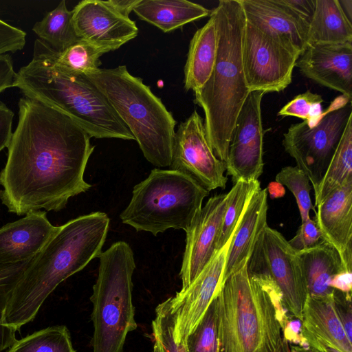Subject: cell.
Here are the masks:
<instances>
[{
	"instance_id": "obj_1",
	"label": "cell",
	"mask_w": 352,
	"mask_h": 352,
	"mask_svg": "<svg viewBox=\"0 0 352 352\" xmlns=\"http://www.w3.org/2000/svg\"><path fill=\"white\" fill-rule=\"evenodd\" d=\"M19 121L0 171V199L18 216L58 212L91 185L84 173L95 146L65 113L34 99H19Z\"/></svg>"
},
{
	"instance_id": "obj_2",
	"label": "cell",
	"mask_w": 352,
	"mask_h": 352,
	"mask_svg": "<svg viewBox=\"0 0 352 352\" xmlns=\"http://www.w3.org/2000/svg\"><path fill=\"white\" fill-rule=\"evenodd\" d=\"M109 221L106 213L98 211L58 226L30 261L5 306L1 323L17 331L32 321L46 298L60 283L99 257Z\"/></svg>"
},
{
	"instance_id": "obj_3",
	"label": "cell",
	"mask_w": 352,
	"mask_h": 352,
	"mask_svg": "<svg viewBox=\"0 0 352 352\" xmlns=\"http://www.w3.org/2000/svg\"><path fill=\"white\" fill-rule=\"evenodd\" d=\"M13 87L65 113L90 138L135 140L97 87L85 74L60 66L54 51L39 38L30 62L16 73Z\"/></svg>"
},
{
	"instance_id": "obj_4",
	"label": "cell",
	"mask_w": 352,
	"mask_h": 352,
	"mask_svg": "<svg viewBox=\"0 0 352 352\" xmlns=\"http://www.w3.org/2000/svg\"><path fill=\"white\" fill-rule=\"evenodd\" d=\"M248 261L217 294L219 352H274L289 318L274 280L264 272L249 273Z\"/></svg>"
},
{
	"instance_id": "obj_5",
	"label": "cell",
	"mask_w": 352,
	"mask_h": 352,
	"mask_svg": "<svg viewBox=\"0 0 352 352\" xmlns=\"http://www.w3.org/2000/svg\"><path fill=\"white\" fill-rule=\"evenodd\" d=\"M217 29V53L212 73L195 102L204 111L208 142L214 155L226 163L238 115L249 93L242 49L246 19L239 0H220L210 11Z\"/></svg>"
},
{
	"instance_id": "obj_6",
	"label": "cell",
	"mask_w": 352,
	"mask_h": 352,
	"mask_svg": "<svg viewBox=\"0 0 352 352\" xmlns=\"http://www.w3.org/2000/svg\"><path fill=\"white\" fill-rule=\"evenodd\" d=\"M85 75L106 97L144 157L158 168L170 166L176 120L142 79L125 65L98 67Z\"/></svg>"
},
{
	"instance_id": "obj_7",
	"label": "cell",
	"mask_w": 352,
	"mask_h": 352,
	"mask_svg": "<svg viewBox=\"0 0 352 352\" xmlns=\"http://www.w3.org/2000/svg\"><path fill=\"white\" fill-rule=\"evenodd\" d=\"M98 258V277L90 297L93 352H122L127 334L137 328L132 301L134 254L126 242L120 241Z\"/></svg>"
},
{
	"instance_id": "obj_8",
	"label": "cell",
	"mask_w": 352,
	"mask_h": 352,
	"mask_svg": "<svg viewBox=\"0 0 352 352\" xmlns=\"http://www.w3.org/2000/svg\"><path fill=\"white\" fill-rule=\"evenodd\" d=\"M209 192L190 177L171 169H153L136 184L120 213L122 223L156 236L169 228L185 232Z\"/></svg>"
},
{
	"instance_id": "obj_9",
	"label": "cell",
	"mask_w": 352,
	"mask_h": 352,
	"mask_svg": "<svg viewBox=\"0 0 352 352\" xmlns=\"http://www.w3.org/2000/svg\"><path fill=\"white\" fill-rule=\"evenodd\" d=\"M351 98L341 95L324 110L318 123L309 127L306 122L292 124L283 135V145L296 166L308 177L315 190L322 180L352 117Z\"/></svg>"
},
{
	"instance_id": "obj_10",
	"label": "cell",
	"mask_w": 352,
	"mask_h": 352,
	"mask_svg": "<svg viewBox=\"0 0 352 352\" xmlns=\"http://www.w3.org/2000/svg\"><path fill=\"white\" fill-rule=\"evenodd\" d=\"M249 273L269 274L282 292L289 314L302 320L307 297L305 279L296 250L268 225L261 233L248 265Z\"/></svg>"
},
{
	"instance_id": "obj_11",
	"label": "cell",
	"mask_w": 352,
	"mask_h": 352,
	"mask_svg": "<svg viewBox=\"0 0 352 352\" xmlns=\"http://www.w3.org/2000/svg\"><path fill=\"white\" fill-rule=\"evenodd\" d=\"M299 56L246 21L242 58L250 91L280 92L292 80Z\"/></svg>"
},
{
	"instance_id": "obj_12",
	"label": "cell",
	"mask_w": 352,
	"mask_h": 352,
	"mask_svg": "<svg viewBox=\"0 0 352 352\" xmlns=\"http://www.w3.org/2000/svg\"><path fill=\"white\" fill-rule=\"evenodd\" d=\"M169 167L190 177L208 192L226 188V164L214 155L204 120L196 110L180 123L175 133Z\"/></svg>"
},
{
	"instance_id": "obj_13",
	"label": "cell",
	"mask_w": 352,
	"mask_h": 352,
	"mask_svg": "<svg viewBox=\"0 0 352 352\" xmlns=\"http://www.w3.org/2000/svg\"><path fill=\"white\" fill-rule=\"evenodd\" d=\"M266 93H249L236 118L226 163L234 184L258 180L263 171V129L261 101Z\"/></svg>"
},
{
	"instance_id": "obj_14",
	"label": "cell",
	"mask_w": 352,
	"mask_h": 352,
	"mask_svg": "<svg viewBox=\"0 0 352 352\" xmlns=\"http://www.w3.org/2000/svg\"><path fill=\"white\" fill-rule=\"evenodd\" d=\"M233 234L188 287L167 299L173 316L176 342L185 344L186 338L197 327L219 292Z\"/></svg>"
},
{
	"instance_id": "obj_15",
	"label": "cell",
	"mask_w": 352,
	"mask_h": 352,
	"mask_svg": "<svg viewBox=\"0 0 352 352\" xmlns=\"http://www.w3.org/2000/svg\"><path fill=\"white\" fill-rule=\"evenodd\" d=\"M232 194L212 196L197 214L186 232V247L179 273L182 289L188 287L217 252L223 216Z\"/></svg>"
},
{
	"instance_id": "obj_16",
	"label": "cell",
	"mask_w": 352,
	"mask_h": 352,
	"mask_svg": "<svg viewBox=\"0 0 352 352\" xmlns=\"http://www.w3.org/2000/svg\"><path fill=\"white\" fill-rule=\"evenodd\" d=\"M78 37L107 52L120 48L138 34L135 23L106 1L83 0L72 10Z\"/></svg>"
},
{
	"instance_id": "obj_17",
	"label": "cell",
	"mask_w": 352,
	"mask_h": 352,
	"mask_svg": "<svg viewBox=\"0 0 352 352\" xmlns=\"http://www.w3.org/2000/svg\"><path fill=\"white\" fill-rule=\"evenodd\" d=\"M296 66L307 78L352 98V43L307 46Z\"/></svg>"
},
{
	"instance_id": "obj_18",
	"label": "cell",
	"mask_w": 352,
	"mask_h": 352,
	"mask_svg": "<svg viewBox=\"0 0 352 352\" xmlns=\"http://www.w3.org/2000/svg\"><path fill=\"white\" fill-rule=\"evenodd\" d=\"M246 21L300 56L307 47L309 25L278 0H239Z\"/></svg>"
},
{
	"instance_id": "obj_19",
	"label": "cell",
	"mask_w": 352,
	"mask_h": 352,
	"mask_svg": "<svg viewBox=\"0 0 352 352\" xmlns=\"http://www.w3.org/2000/svg\"><path fill=\"white\" fill-rule=\"evenodd\" d=\"M45 211H31L0 228V265L32 260L56 231Z\"/></svg>"
},
{
	"instance_id": "obj_20",
	"label": "cell",
	"mask_w": 352,
	"mask_h": 352,
	"mask_svg": "<svg viewBox=\"0 0 352 352\" xmlns=\"http://www.w3.org/2000/svg\"><path fill=\"white\" fill-rule=\"evenodd\" d=\"M316 208L314 220L323 239L338 252L346 270L352 272V179Z\"/></svg>"
},
{
	"instance_id": "obj_21",
	"label": "cell",
	"mask_w": 352,
	"mask_h": 352,
	"mask_svg": "<svg viewBox=\"0 0 352 352\" xmlns=\"http://www.w3.org/2000/svg\"><path fill=\"white\" fill-rule=\"evenodd\" d=\"M267 190L260 188L250 198L233 234L226 256L221 285L230 275L249 261L261 233L267 226Z\"/></svg>"
},
{
	"instance_id": "obj_22",
	"label": "cell",
	"mask_w": 352,
	"mask_h": 352,
	"mask_svg": "<svg viewBox=\"0 0 352 352\" xmlns=\"http://www.w3.org/2000/svg\"><path fill=\"white\" fill-rule=\"evenodd\" d=\"M296 252L308 295L315 298L331 297L334 292L329 286L331 278L341 272L348 271L336 249L322 239L316 245Z\"/></svg>"
},
{
	"instance_id": "obj_23",
	"label": "cell",
	"mask_w": 352,
	"mask_h": 352,
	"mask_svg": "<svg viewBox=\"0 0 352 352\" xmlns=\"http://www.w3.org/2000/svg\"><path fill=\"white\" fill-rule=\"evenodd\" d=\"M217 29L214 16L210 14L207 23L194 34L189 44L184 67V89L195 91L210 78L217 53Z\"/></svg>"
},
{
	"instance_id": "obj_24",
	"label": "cell",
	"mask_w": 352,
	"mask_h": 352,
	"mask_svg": "<svg viewBox=\"0 0 352 352\" xmlns=\"http://www.w3.org/2000/svg\"><path fill=\"white\" fill-rule=\"evenodd\" d=\"M133 11L141 19L169 32L210 16V10L186 0H139Z\"/></svg>"
},
{
	"instance_id": "obj_25",
	"label": "cell",
	"mask_w": 352,
	"mask_h": 352,
	"mask_svg": "<svg viewBox=\"0 0 352 352\" xmlns=\"http://www.w3.org/2000/svg\"><path fill=\"white\" fill-rule=\"evenodd\" d=\"M304 328L324 339L342 352H352V343L347 338L335 311L333 295L315 298L307 295L302 309Z\"/></svg>"
},
{
	"instance_id": "obj_26",
	"label": "cell",
	"mask_w": 352,
	"mask_h": 352,
	"mask_svg": "<svg viewBox=\"0 0 352 352\" xmlns=\"http://www.w3.org/2000/svg\"><path fill=\"white\" fill-rule=\"evenodd\" d=\"M346 43H352V23L339 0H316L309 25L307 47Z\"/></svg>"
},
{
	"instance_id": "obj_27",
	"label": "cell",
	"mask_w": 352,
	"mask_h": 352,
	"mask_svg": "<svg viewBox=\"0 0 352 352\" xmlns=\"http://www.w3.org/2000/svg\"><path fill=\"white\" fill-rule=\"evenodd\" d=\"M351 179L352 117L349 119L327 169L314 190V207H316L331 192Z\"/></svg>"
},
{
	"instance_id": "obj_28",
	"label": "cell",
	"mask_w": 352,
	"mask_h": 352,
	"mask_svg": "<svg viewBox=\"0 0 352 352\" xmlns=\"http://www.w3.org/2000/svg\"><path fill=\"white\" fill-rule=\"evenodd\" d=\"M32 30L40 40L57 53L80 40L73 25L72 10L67 9L64 0L36 22Z\"/></svg>"
},
{
	"instance_id": "obj_29",
	"label": "cell",
	"mask_w": 352,
	"mask_h": 352,
	"mask_svg": "<svg viewBox=\"0 0 352 352\" xmlns=\"http://www.w3.org/2000/svg\"><path fill=\"white\" fill-rule=\"evenodd\" d=\"M7 352H76L68 329L49 327L16 340Z\"/></svg>"
},
{
	"instance_id": "obj_30",
	"label": "cell",
	"mask_w": 352,
	"mask_h": 352,
	"mask_svg": "<svg viewBox=\"0 0 352 352\" xmlns=\"http://www.w3.org/2000/svg\"><path fill=\"white\" fill-rule=\"evenodd\" d=\"M261 188L258 180L238 182L232 186V194L226 210L217 250L221 249L234 232L253 194Z\"/></svg>"
},
{
	"instance_id": "obj_31",
	"label": "cell",
	"mask_w": 352,
	"mask_h": 352,
	"mask_svg": "<svg viewBox=\"0 0 352 352\" xmlns=\"http://www.w3.org/2000/svg\"><path fill=\"white\" fill-rule=\"evenodd\" d=\"M105 53L106 51L80 39L60 53L54 51V57L65 69L76 74H85L98 68L99 58Z\"/></svg>"
},
{
	"instance_id": "obj_32",
	"label": "cell",
	"mask_w": 352,
	"mask_h": 352,
	"mask_svg": "<svg viewBox=\"0 0 352 352\" xmlns=\"http://www.w3.org/2000/svg\"><path fill=\"white\" fill-rule=\"evenodd\" d=\"M187 352H219L217 296L186 340Z\"/></svg>"
},
{
	"instance_id": "obj_33",
	"label": "cell",
	"mask_w": 352,
	"mask_h": 352,
	"mask_svg": "<svg viewBox=\"0 0 352 352\" xmlns=\"http://www.w3.org/2000/svg\"><path fill=\"white\" fill-rule=\"evenodd\" d=\"M275 181L285 185L294 195L301 218L302 223L310 218L309 212H316L311 203L310 192L311 183L307 175L297 166H285L276 175Z\"/></svg>"
},
{
	"instance_id": "obj_34",
	"label": "cell",
	"mask_w": 352,
	"mask_h": 352,
	"mask_svg": "<svg viewBox=\"0 0 352 352\" xmlns=\"http://www.w3.org/2000/svg\"><path fill=\"white\" fill-rule=\"evenodd\" d=\"M173 329V316L166 299L156 307L152 322L153 352H187L185 344L175 341Z\"/></svg>"
},
{
	"instance_id": "obj_35",
	"label": "cell",
	"mask_w": 352,
	"mask_h": 352,
	"mask_svg": "<svg viewBox=\"0 0 352 352\" xmlns=\"http://www.w3.org/2000/svg\"><path fill=\"white\" fill-rule=\"evenodd\" d=\"M323 102L324 100L320 94L307 90L297 95L283 107L278 112V116L299 118L306 122L309 127H313L323 116Z\"/></svg>"
},
{
	"instance_id": "obj_36",
	"label": "cell",
	"mask_w": 352,
	"mask_h": 352,
	"mask_svg": "<svg viewBox=\"0 0 352 352\" xmlns=\"http://www.w3.org/2000/svg\"><path fill=\"white\" fill-rule=\"evenodd\" d=\"M30 261L0 265V316Z\"/></svg>"
},
{
	"instance_id": "obj_37",
	"label": "cell",
	"mask_w": 352,
	"mask_h": 352,
	"mask_svg": "<svg viewBox=\"0 0 352 352\" xmlns=\"http://www.w3.org/2000/svg\"><path fill=\"white\" fill-rule=\"evenodd\" d=\"M323 239L316 221L311 218L302 223L296 235L288 243L296 251L312 248Z\"/></svg>"
},
{
	"instance_id": "obj_38",
	"label": "cell",
	"mask_w": 352,
	"mask_h": 352,
	"mask_svg": "<svg viewBox=\"0 0 352 352\" xmlns=\"http://www.w3.org/2000/svg\"><path fill=\"white\" fill-rule=\"evenodd\" d=\"M25 37L24 31L0 20V54L21 50Z\"/></svg>"
},
{
	"instance_id": "obj_39",
	"label": "cell",
	"mask_w": 352,
	"mask_h": 352,
	"mask_svg": "<svg viewBox=\"0 0 352 352\" xmlns=\"http://www.w3.org/2000/svg\"><path fill=\"white\" fill-rule=\"evenodd\" d=\"M333 300L335 311L349 341L352 342L351 294L334 289Z\"/></svg>"
},
{
	"instance_id": "obj_40",
	"label": "cell",
	"mask_w": 352,
	"mask_h": 352,
	"mask_svg": "<svg viewBox=\"0 0 352 352\" xmlns=\"http://www.w3.org/2000/svg\"><path fill=\"white\" fill-rule=\"evenodd\" d=\"M281 330L283 338L289 344L301 347L309 346L303 334L302 320L299 318L291 316Z\"/></svg>"
},
{
	"instance_id": "obj_41",
	"label": "cell",
	"mask_w": 352,
	"mask_h": 352,
	"mask_svg": "<svg viewBox=\"0 0 352 352\" xmlns=\"http://www.w3.org/2000/svg\"><path fill=\"white\" fill-rule=\"evenodd\" d=\"M293 14L309 25L313 19L316 0H278Z\"/></svg>"
},
{
	"instance_id": "obj_42",
	"label": "cell",
	"mask_w": 352,
	"mask_h": 352,
	"mask_svg": "<svg viewBox=\"0 0 352 352\" xmlns=\"http://www.w3.org/2000/svg\"><path fill=\"white\" fill-rule=\"evenodd\" d=\"M13 111L0 101V152L7 148L12 135Z\"/></svg>"
},
{
	"instance_id": "obj_43",
	"label": "cell",
	"mask_w": 352,
	"mask_h": 352,
	"mask_svg": "<svg viewBox=\"0 0 352 352\" xmlns=\"http://www.w3.org/2000/svg\"><path fill=\"white\" fill-rule=\"evenodd\" d=\"M15 75L10 54H0V93L8 88L13 87Z\"/></svg>"
},
{
	"instance_id": "obj_44",
	"label": "cell",
	"mask_w": 352,
	"mask_h": 352,
	"mask_svg": "<svg viewBox=\"0 0 352 352\" xmlns=\"http://www.w3.org/2000/svg\"><path fill=\"white\" fill-rule=\"evenodd\" d=\"M329 286L345 294H351L352 272L343 271L336 274L331 280Z\"/></svg>"
},
{
	"instance_id": "obj_45",
	"label": "cell",
	"mask_w": 352,
	"mask_h": 352,
	"mask_svg": "<svg viewBox=\"0 0 352 352\" xmlns=\"http://www.w3.org/2000/svg\"><path fill=\"white\" fill-rule=\"evenodd\" d=\"M303 334L309 346H312L319 352H342L324 339L307 331L304 328V327Z\"/></svg>"
},
{
	"instance_id": "obj_46",
	"label": "cell",
	"mask_w": 352,
	"mask_h": 352,
	"mask_svg": "<svg viewBox=\"0 0 352 352\" xmlns=\"http://www.w3.org/2000/svg\"><path fill=\"white\" fill-rule=\"evenodd\" d=\"M106 1L120 14L129 17V14L133 11L139 0H109Z\"/></svg>"
},
{
	"instance_id": "obj_47",
	"label": "cell",
	"mask_w": 352,
	"mask_h": 352,
	"mask_svg": "<svg viewBox=\"0 0 352 352\" xmlns=\"http://www.w3.org/2000/svg\"><path fill=\"white\" fill-rule=\"evenodd\" d=\"M1 316H0V352H2L6 349L10 347L16 341L15 333L16 331L3 325L1 323Z\"/></svg>"
},
{
	"instance_id": "obj_48",
	"label": "cell",
	"mask_w": 352,
	"mask_h": 352,
	"mask_svg": "<svg viewBox=\"0 0 352 352\" xmlns=\"http://www.w3.org/2000/svg\"><path fill=\"white\" fill-rule=\"evenodd\" d=\"M266 190L272 199L283 197L285 194L283 186L276 181L269 183Z\"/></svg>"
},
{
	"instance_id": "obj_49",
	"label": "cell",
	"mask_w": 352,
	"mask_h": 352,
	"mask_svg": "<svg viewBox=\"0 0 352 352\" xmlns=\"http://www.w3.org/2000/svg\"><path fill=\"white\" fill-rule=\"evenodd\" d=\"M340 4L345 13L346 16L350 21H351L352 16V1L351 0H342L339 1Z\"/></svg>"
},
{
	"instance_id": "obj_50",
	"label": "cell",
	"mask_w": 352,
	"mask_h": 352,
	"mask_svg": "<svg viewBox=\"0 0 352 352\" xmlns=\"http://www.w3.org/2000/svg\"><path fill=\"white\" fill-rule=\"evenodd\" d=\"M274 352H290L289 344L282 338Z\"/></svg>"
},
{
	"instance_id": "obj_51",
	"label": "cell",
	"mask_w": 352,
	"mask_h": 352,
	"mask_svg": "<svg viewBox=\"0 0 352 352\" xmlns=\"http://www.w3.org/2000/svg\"><path fill=\"white\" fill-rule=\"evenodd\" d=\"M290 352H319L312 346L301 347L296 345L289 344Z\"/></svg>"
},
{
	"instance_id": "obj_52",
	"label": "cell",
	"mask_w": 352,
	"mask_h": 352,
	"mask_svg": "<svg viewBox=\"0 0 352 352\" xmlns=\"http://www.w3.org/2000/svg\"><path fill=\"white\" fill-rule=\"evenodd\" d=\"M1 20V19H0Z\"/></svg>"
}]
</instances>
